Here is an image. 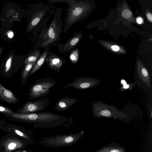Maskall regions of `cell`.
I'll list each match as a JSON object with an SVG mask.
<instances>
[{
    "mask_svg": "<svg viewBox=\"0 0 152 152\" xmlns=\"http://www.w3.org/2000/svg\"><path fill=\"white\" fill-rule=\"evenodd\" d=\"M86 5V2L80 0H72L68 5L63 33L66 32L74 24L84 19L88 10Z\"/></svg>",
    "mask_w": 152,
    "mask_h": 152,
    "instance_id": "obj_4",
    "label": "cell"
},
{
    "mask_svg": "<svg viewBox=\"0 0 152 152\" xmlns=\"http://www.w3.org/2000/svg\"><path fill=\"white\" fill-rule=\"evenodd\" d=\"M41 54V51L38 48L34 49L30 51L25 58L24 65L36 61Z\"/></svg>",
    "mask_w": 152,
    "mask_h": 152,
    "instance_id": "obj_17",
    "label": "cell"
},
{
    "mask_svg": "<svg viewBox=\"0 0 152 152\" xmlns=\"http://www.w3.org/2000/svg\"><path fill=\"white\" fill-rule=\"evenodd\" d=\"M15 131L17 134L25 138H26L27 139H28L29 138V137L25 135L22 132H21L18 130L15 129Z\"/></svg>",
    "mask_w": 152,
    "mask_h": 152,
    "instance_id": "obj_24",
    "label": "cell"
},
{
    "mask_svg": "<svg viewBox=\"0 0 152 152\" xmlns=\"http://www.w3.org/2000/svg\"><path fill=\"white\" fill-rule=\"evenodd\" d=\"M45 61L49 67L56 72H58L60 71L65 63L66 61L65 59H63L53 52H49Z\"/></svg>",
    "mask_w": 152,
    "mask_h": 152,
    "instance_id": "obj_11",
    "label": "cell"
},
{
    "mask_svg": "<svg viewBox=\"0 0 152 152\" xmlns=\"http://www.w3.org/2000/svg\"><path fill=\"white\" fill-rule=\"evenodd\" d=\"M24 60L23 55L17 56L13 51H11L0 65L1 74L4 77H11L23 66Z\"/></svg>",
    "mask_w": 152,
    "mask_h": 152,
    "instance_id": "obj_6",
    "label": "cell"
},
{
    "mask_svg": "<svg viewBox=\"0 0 152 152\" xmlns=\"http://www.w3.org/2000/svg\"><path fill=\"white\" fill-rule=\"evenodd\" d=\"M129 87V85L127 84H125L124 85L123 88L125 89H127Z\"/></svg>",
    "mask_w": 152,
    "mask_h": 152,
    "instance_id": "obj_29",
    "label": "cell"
},
{
    "mask_svg": "<svg viewBox=\"0 0 152 152\" xmlns=\"http://www.w3.org/2000/svg\"><path fill=\"white\" fill-rule=\"evenodd\" d=\"M50 104L49 99L45 96L36 99L34 101H28L23 107L18 110L16 113H29L43 110L47 108Z\"/></svg>",
    "mask_w": 152,
    "mask_h": 152,
    "instance_id": "obj_8",
    "label": "cell"
},
{
    "mask_svg": "<svg viewBox=\"0 0 152 152\" xmlns=\"http://www.w3.org/2000/svg\"><path fill=\"white\" fill-rule=\"evenodd\" d=\"M0 100L9 104H17L18 99L10 91L6 88L0 83Z\"/></svg>",
    "mask_w": 152,
    "mask_h": 152,
    "instance_id": "obj_12",
    "label": "cell"
},
{
    "mask_svg": "<svg viewBox=\"0 0 152 152\" xmlns=\"http://www.w3.org/2000/svg\"><path fill=\"white\" fill-rule=\"evenodd\" d=\"M53 8V6L41 2L35 5L32 10L26 31L28 33L33 30L34 41L37 38L39 31L47 27V23L54 12Z\"/></svg>",
    "mask_w": 152,
    "mask_h": 152,
    "instance_id": "obj_3",
    "label": "cell"
},
{
    "mask_svg": "<svg viewBox=\"0 0 152 152\" xmlns=\"http://www.w3.org/2000/svg\"><path fill=\"white\" fill-rule=\"evenodd\" d=\"M37 60L24 65L21 72V80L22 86L26 84L27 79L29 77V74Z\"/></svg>",
    "mask_w": 152,
    "mask_h": 152,
    "instance_id": "obj_16",
    "label": "cell"
},
{
    "mask_svg": "<svg viewBox=\"0 0 152 152\" xmlns=\"http://www.w3.org/2000/svg\"><path fill=\"white\" fill-rule=\"evenodd\" d=\"M126 148L117 143L112 142L94 152H126Z\"/></svg>",
    "mask_w": 152,
    "mask_h": 152,
    "instance_id": "obj_14",
    "label": "cell"
},
{
    "mask_svg": "<svg viewBox=\"0 0 152 152\" xmlns=\"http://www.w3.org/2000/svg\"><path fill=\"white\" fill-rule=\"evenodd\" d=\"M83 131L75 134L58 135L44 137L39 141V143L46 146L58 148L69 146L75 144L84 137Z\"/></svg>",
    "mask_w": 152,
    "mask_h": 152,
    "instance_id": "obj_5",
    "label": "cell"
},
{
    "mask_svg": "<svg viewBox=\"0 0 152 152\" xmlns=\"http://www.w3.org/2000/svg\"><path fill=\"white\" fill-rule=\"evenodd\" d=\"M121 83L122 84L124 85H125V84H126V82L124 80H121Z\"/></svg>",
    "mask_w": 152,
    "mask_h": 152,
    "instance_id": "obj_30",
    "label": "cell"
},
{
    "mask_svg": "<svg viewBox=\"0 0 152 152\" xmlns=\"http://www.w3.org/2000/svg\"><path fill=\"white\" fill-rule=\"evenodd\" d=\"M50 47H49L45 48L32 69L29 75V77L38 71L42 66L45 61Z\"/></svg>",
    "mask_w": 152,
    "mask_h": 152,
    "instance_id": "obj_15",
    "label": "cell"
},
{
    "mask_svg": "<svg viewBox=\"0 0 152 152\" xmlns=\"http://www.w3.org/2000/svg\"><path fill=\"white\" fill-rule=\"evenodd\" d=\"M76 98H63L56 103L54 108L56 110L64 111L67 110L72 106L76 102Z\"/></svg>",
    "mask_w": 152,
    "mask_h": 152,
    "instance_id": "obj_13",
    "label": "cell"
},
{
    "mask_svg": "<svg viewBox=\"0 0 152 152\" xmlns=\"http://www.w3.org/2000/svg\"><path fill=\"white\" fill-rule=\"evenodd\" d=\"M138 75L143 81L150 88V77L147 69L145 68H142L139 71Z\"/></svg>",
    "mask_w": 152,
    "mask_h": 152,
    "instance_id": "obj_19",
    "label": "cell"
},
{
    "mask_svg": "<svg viewBox=\"0 0 152 152\" xmlns=\"http://www.w3.org/2000/svg\"><path fill=\"white\" fill-rule=\"evenodd\" d=\"M112 50L114 51H117L119 49V47L116 45H113L111 46Z\"/></svg>",
    "mask_w": 152,
    "mask_h": 152,
    "instance_id": "obj_26",
    "label": "cell"
},
{
    "mask_svg": "<svg viewBox=\"0 0 152 152\" xmlns=\"http://www.w3.org/2000/svg\"><path fill=\"white\" fill-rule=\"evenodd\" d=\"M81 32H75L73 36L69 39L65 44L59 42L57 45L58 50L61 53L71 52L79 44L82 38Z\"/></svg>",
    "mask_w": 152,
    "mask_h": 152,
    "instance_id": "obj_9",
    "label": "cell"
},
{
    "mask_svg": "<svg viewBox=\"0 0 152 152\" xmlns=\"http://www.w3.org/2000/svg\"><path fill=\"white\" fill-rule=\"evenodd\" d=\"M61 8L56 9L48 26L41 30L39 34L34 49L45 48L52 45L55 47L60 40L64 26L61 19Z\"/></svg>",
    "mask_w": 152,
    "mask_h": 152,
    "instance_id": "obj_2",
    "label": "cell"
},
{
    "mask_svg": "<svg viewBox=\"0 0 152 152\" xmlns=\"http://www.w3.org/2000/svg\"><path fill=\"white\" fill-rule=\"evenodd\" d=\"M73 78L75 80V81L68 83L63 88L72 87L77 89H86L94 87L96 84V81L90 77H74Z\"/></svg>",
    "mask_w": 152,
    "mask_h": 152,
    "instance_id": "obj_10",
    "label": "cell"
},
{
    "mask_svg": "<svg viewBox=\"0 0 152 152\" xmlns=\"http://www.w3.org/2000/svg\"><path fill=\"white\" fill-rule=\"evenodd\" d=\"M3 50V47H0V56L1 54L2 53Z\"/></svg>",
    "mask_w": 152,
    "mask_h": 152,
    "instance_id": "obj_31",
    "label": "cell"
},
{
    "mask_svg": "<svg viewBox=\"0 0 152 152\" xmlns=\"http://www.w3.org/2000/svg\"><path fill=\"white\" fill-rule=\"evenodd\" d=\"M146 16L148 19V20L152 22V14L150 13H148L146 14Z\"/></svg>",
    "mask_w": 152,
    "mask_h": 152,
    "instance_id": "obj_28",
    "label": "cell"
},
{
    "mask_svg": "<svg viewBox=\"0 0 152 152\" xmlns=\"http://www.w3.org/2000/svg\"><path fill=\"white\" fill-rule=\"evenodd\" d=\"M136 21L139 24H141L143 23V19L141 17H138L136 18Z\"/></svg>",
    "mask_w": 152,
    "mask_h": 152,
    "instance_id": "obj_27",
    "label": "cell"
},
{
    "mask_svg": "<svg viewBox=\"0 0 152 152\" xmlns=\"http://www.w3.org/2000/svg\"><path fill=\"white\" fill-rule=\"evenodd\" d=\"M2 122H2V121H0V124L1 123H2Z\"/></svg>",
    "mask_w": 152,
    "mask_h": 152,
    "instance_id": "obj_32",
    "label": "cell"
},
{
    "mask_svg": "<svg viewBox=\"0 0 152 152\" xmlns=\"http://www.w3.org/2000/svg\"><path fill=\"white\" fill-rule=\"evenodd\" d=\"M17 146V145L16 143L14 142H12L8 144V148L9 149L12 150L16 148Z\"/></svg>",
    "mask_w": 152,
    "mask_h": 152,
    "instance_id": "obj_23",
    "label": "cell"
},
{
    "mask_svg": "<svg viewBox=\"0 0 152 152\" xmlns=\"http://www.w3.org/2000/svg\"><path fill=\"white\" fill-rule=\"evenodd\" d=\"M15 112L10 109L0 104V113L5 115L14 113Z\"/></svg>",
    "mask_w": 152,
    "mask_h": 152,
    "instance_id": "obj_20",
    "label": "cell"
},
{
    "mask_svg": "<svg viewBox=\"0 0 152 152\" xmlns=\"http://www.w3.org/2000/svg\"><path fill=\"white\" fill-rule=\"evenodd\" d=\"M7 34L8 37L10 38H12L14 35L13 32L11 30L8 31Z\"/></svg>",
    "mask_w": 152,
    "mask_h": 152,
    "instance_id": "obj_25",
    "label": "cell"
},
{
    "mask_svg": "<svg viewBox=\"0 0 152 152\" xmlns=\"http://www.w3.org/2000/svg\"><path fill=\"white\" fill-rule=\"evenodd\" d=\"M56 81L50 77L37 80L31 86L28 93L31 100L44 97L51 91L50 89L56 84Z\"/></svg>",
    "mask_w": 152,
    "mask_h": 152,
    "instance_id": "obj_7",
    "label": "cell"
},
{
    "mask_svg": "<svg viewBox=\"0 0 152 152\" xmlns=\"http://www.w3.org/2000/svg\"><path fill=\"white\" fill-rule=\"evenodd\" d=\"M69 56V60L70 62L74 65L76 64L78 62L80 55V50L77 48L71 51Z\"/></svg>",
    "mask_w": 152,
    "mask_h": 152,
    "instance_id": "obj_18",
    "label": "cell"
},
{
    "mask_svg": "<svg viewBox=\"0 0 152 152\" xmlns=\"http://www.w3.org/2000/svg\"><path fill=\"white\" fill-rule=\"evenodd\" d=\"M132 12L128 9L124 10L122 12V16L125 18H130L132 16Z\"/></svg>",
    "mask_w": 152,
    "mask_h": 152,
    "instance_id": "obj_22",
    "label": "cell"
},
{
    "mask_svg": "<svg viewBox=\"0 0 152 152\" xmlns=\"http://www.w3.org/2000/svg\"><path fill=\"white\" fill-rule=\"evenodd\" d=\"M72 0H48L47 4L48 5L53 4L56 3H66L69 4Z\"/></svg>",
    "mask_w": 152,
    "mask_h": 152,
    "instance_id": "obj_21",
    "label": "cell"
},
{
    "mask_svg": "<svg viewBox=\"0 0 152 152\" xmlns=\"http://www.w3.org/2000/svg\"><path fill=\"white\" fill-rule=\"evenodd\" d=\"M5 116L10 120L33 124L35 127L47 128L65 125L70 118L50 112L21 113L15 112Z\"/></svg>",
    "mask_w": 152,
    "mask_h": 152,
    "instance_id": "obj_1",
    "label": "cell"
}]
</instances>
